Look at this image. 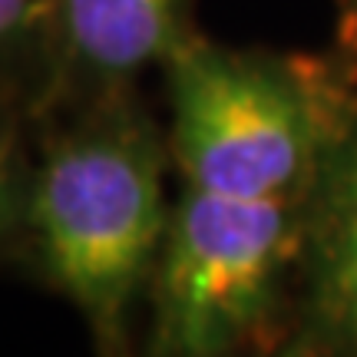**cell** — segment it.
Returning <instances> with one entry per match:
<instances>
[{
    "instance_id": "1",
    "label": "cell",
    "mask_w": 357,
    "mask_h": 357,
    "mask_svg": "<svg viewBox=\"0 0 357 357\" xmlns=\"http://www.w3.org/2000/svg\"><path fill=\"white\" fill-rule=\"evenodd\" d=\"M166 222L159 146L129 119L93 123L50 146L26 195V225L50 281L109 344L123 341Z\"/></svg>"
},
{
    "instance_id": "2",
    "label": "cell",
    "mask_w": 357,
    "mask_h": 357,
    "mask_svg": "<svg viewBox=\"0 0 357 357\" xmlns=\"http://www.w3.org/2000/svg\"><path fill=\"white\" fill-rule=\"evenodd\" d=\"M291 235L288 195L189 185L155 255V347L218 354L265 311Z\"/></svg>"
},
{
    "instance_id": "3",
    "label": "cell",
    "mask_w": 357,
    "mask_h": 357,
    "mask_svg": "<svg viewBox=\"0 0 357 357\" xmlns=\"http://www.w3.org/2000/svg\"><path fill=\"white\" fill-rule=\"evenodd\" d=\"M166 63L172 149L185 182L222 195H288L314 146L291 83L212 47L178 43Z\"/></svg>"
},
{
    "instance_id": "4",
    "label": "cell",
    "mask_w": 357,
    "mask_h": 357,
    "mask_svg": "<svg viewBox=\"0 0 357 357\" xmlns=\"http://www.w3.org/2000/svg\"><path fill=\"white\" fill-rule=\"evenodd\" d=\"M185 0H50V40L93 79H126L182 43Z\"/></svg>"
},
{
    "instance_id": "5",
    "label": "cell",
    "mask_w": 357,
    "mask_h": 357,
    "mask_svg": "<svg viewBox=\"0 0 357 357\" xmlns=\"http://www.w3.org/2000/svg\"><path fill=\"white\" fill-rule=\"evenodd\" d=\"M324 238V298L341 328L357 337V202L334 195Z\"/></svg>"
},
{
    "instance_id": "6",
    "label": "cell",
    "mask_w": 357,
    "mask_h": 357,
    "mask_svg": "<svg viewBox=\"0 0 357 357\" xmlns=\"http://www.w3.org/2000/svg\"><path fill=\"white\" fill-rule=\"evenodd\" d=\"M50 40V0H0V77Z\"/></svg>"
},
{
    "instance_id": "7",
    "label": "cell",
    "mask_w": 357,
    "mask_h": 357,
    "mask_svg": "<svg viewBox=\"0 0 357 357\" xmlns=\"http://www.w3.org/2000/svg\"><path fill=\"white\" fill-rule=\"evenodd\" d=\"M13 185H17V176H13V136L0 126V231H3L13 205H17Z\"/></svg>"
},
{
    "instance_id": "8",
    "label": "cell",
    "mask_w": 357,
    "mask_h": 357,
    "mask_svg": "<svg viewBox=\"0 0 357 357\" xmlns=\"http://www.w3.org/2000/svg\"><path fill=\"white\" fill-rule=\"evenodd\" d=\"M334 195H341V199H351V202H357V142H354V149L344 155L341 169H337Z\"/></svg>"
}]
</instances>
